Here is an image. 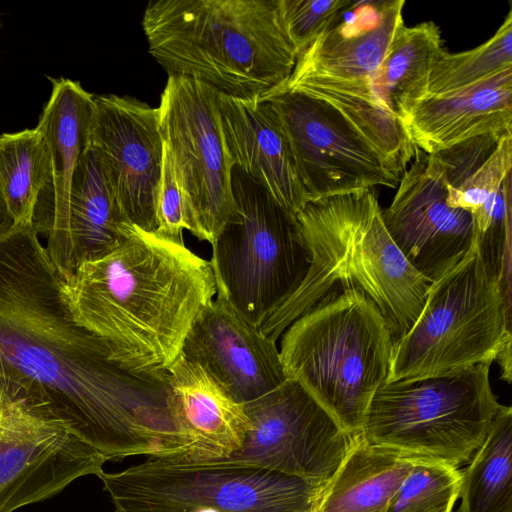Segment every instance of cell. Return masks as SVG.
<instances>
[{
    "label": "cell",
    "mask_w": 512,
    "mask_h": 512,
    "mask_svg": "<svg viewBox=\"0 0 512 512\" xmlns=\"http://www.w3.org/2000/svg\"><path fill=\"white\" fill-rule=\"evenodd\" d=\"M0 376L108 461L180 446L167 371L121 362L73 319L32 226L0 234Z\"/></svg>",
    "instance_id": "cell-1"
},
{
    "label": "cell",
    "mask_w": 512,
    "mask_h": 512,
    "mask_svg": "<svg viewBox=\"0 0 512 512\" xmlns=\"http://www.w3.org/2000/svg\"><path fill=\"white\" fill-rule=\"evenodd\" d=\"M216 291L210 261L134 225L114 249L62 280L73 319L105 340L115 358L165 371Z\"/></svg>",
    "instance_id": "cell-2"
},
{
    "label": "cell",
    "mask_w": 512,
    "mask_h": 512,
    "mask_svg": "<svg viewBox=\"0 0 512 512\" xmlns=\"http://www.w3.org/2000/svg\"><path fill=\"white\" fill-rule=\"evenodd\" d=\"M295 223L309 268L297 290L261 326L277 342L299 316L335 290L358 288L381 310L395 343L418 318L429 283L390 237L371 190L309 201Z\"/></svg>",
    "instance_id": "cell-3"
},
{
    "label": "cell",
    "mask_w": 512,
    "mask_h": 512,
    "mask_svg": "<svg viewBox=\"0 0 512 512\" xmlns=\"http://www.w3.org/2000/svg\"><path fill=\"white\" fill-rule=\"evenodd\" d=\"M150 55L168 76L221 95L259 98L284 84L298 55L279 0H157L144 11Z\"/></svg>",
    "instance_id": "cell-4"
},
{
    "label": "cell",
    "mask_w": 512,
    "mask_h": 512,
    "mask_svg": "<svg viewBox=\"0 0 512 512\" xmlns=\"http://www.w3.org/2000/svg\"><path fill=\"white\" fill-rule=\"evenodd\" d=\"M287 379L303 386L351 437L388 378L395 340L377 305L360 289L335 290L281 335Z\"/></svg>",
    "instance_id": "cell-5"
},
{
    "label": "cell",
    "mask_w": 512,
    "mask_h": 512,
    "mask_svg": "<svg viewBox=\"0 0 512 512\" xmlns=\"http://www.w3.org/2000/svg\"><path fill=\"white\" fill-rule=\"evenodd\" d=\"M510 293L478 245L429 285L424 306L395 343L387 381L488 364L511 347Z\"/></svg>",
    "instance_id": "cell-6"
},
{
    "label": "cell",
    "mask_w": 512,
    "mask_h": 512,
    "mask_svg": "<svg viewBox=\"0 0 512 512\" xmlns=\"http://www.w3.org/2000/svg\"><path fill=\"white\" fill-rule=\"evenodd\" d=\"M478 364L439 376L386 381L361 429L372 445L459 468L485 440L501 408Z\"/></svg>",
    "instance_id": "cell-7"
},
{
    "label": "cell",
    "mask_w": 512,
    "mask_h": 512,
    "mask_svg": "<svg viewBox=\"0 0 512 512\" xmlns=\"http://www.w3.org/2000/svg\"><path fill=\"white\" fill-rule=\"evenodd\" d=\"M97 477L114 512H315L327 483L218 460L154 456Z\"/></svg>",
    "instance_id": "cell-8"
},
{
    "label": "cell",
    "mask_w": 512,
    "mask_h": 512,
    "mask_svg": "<svg viewBox=\"0 0 512 512\" xmlns=\"http://www.w3.org/2000/svg\"><path fill=\"white\" fill-rule=\"evenodd\" d=\"M234 211L212 244L216 289L255 326L297 290L309 257L293 220L271 195L233 166Z\"/></svg>",
    "instance_id": "cell-9"
},
{
    "label": "cell",
    "mask_w": 512,
    "mask_h": 512,
    "mask_svg": "<svg viewBox=\"0 0 512 512\" xmlns=\"http://www.w3.org/2000/svg\"><path fill=\"white\" fill-rule=\"evenodd\" d=\"M219 95L194 78L168 76L157 107L182 195L185 229L211 245L234 211L233 165L223 138Z\"/></svg>",
    "instance_id": "cell-10"
},
{
    "label": "cell",
    "mask_w": 512,
    "mask_h": 512,
    "mask_svg": "<svg viewBox=\"0 0 512 512\" xmlns=\"http://www.w3.org/2000/svg\"><path fill=\"white\" fill-rule=\"evenodd\" d=\"M108 459L0 376V512L47 500Z\"/></svg>",
    "instance_id": "cell-11"
},
{
    "label": "cell",
    "mask_w": 512,
    "mask_h": 512,
    "mask_svg": "<svg viewBox=\"0 0 512 512\" xmlns=\"http://www.w3.org/2000/svg\"><path fill=\"white\" fill-rule=\"evenodd\" d=\"M244 407L251 425L243 446L216 460L326 483L353 438L291 379Z\"/></svg>",
    "instance_id": "cell-12"
},
{
    "label": "cell",
    "mask_w": 512,
    "mask_h": 512,
    "mask_svg": "<svg viewBox=\"0 0 512 512\" xmlns=\"http://www.w3.org/2000/svg\"><path fill=\"white\" fill-rule=\"evenodd\" d=\"M259 98L270 103L282 124L307 202L398 184L400 176L327 103L291 91Z\"/></svg>",
    "instance_id": "cell-13"
},
{
    "label": "cell",
    "mask_w": 512,
    "mask_h": 512,
    "mask_svg": "<svg viewBox=\"0 0 512 512\" xmlns=\"http://www.w3.org/2000/svg\"><path fill=\"white\" fill-rule=\"evenodd\" d=\"M413 158L382 218L395 245L431 284L471 249L475 225L471 213L448 204L447 185L434 156L416 149Z\"/></svg>",
    "instance_id": "cell-14"
},
{
    "label": "cell",
    "mask_w": 512,
    "mask_h": 512,
    "mask_svg": "<svg viewBox=\"0 0 512 512\" xmlns=\"http://www.w3.org/2000/svg\"><path fill=\"white\" fill-rule=\"evenodd\" d=\"M91 144L125 219L157 229L164 143L158 108L129 96H95Z\"/></svg>",
    "instance_id": "cell-15"
},
{
    "label": "cell",
    "mask_w": 512,
    "mask_h": 512,
    "mask_svg": "<svg viewBox=\"0 0 512 512\" xmlns=\"http://www.w3.org/2000/svg\"><path fill=\"white\" fill-rule=\"evenodd\" d=\"M201 308L181 354L202 368L230 397L245 404L286 381L276 342L242 316L225 294Z\"/></svg>",
    "instance_id": "cell-16"
},
{
    "label": "cell",
    "mask_w": 512,
    "mask_h": 512,
    "mask_svg": "<svg viewBox=\"0 0 512 512\" xmlns=\"http://www.w3.org/2000/svg\"><path fill=\"white\" fill-rule=\"evenodd\" d=\"M225 146L232 165L262 186L295 220L307 203L291 147L266 100L219 95Z\"/></svg>",
    "instance_id": "cell-17"
},
{
    "label": "cell",
    "mask_w": 512,
    "mask_h": 512,
    "mask_svg": "<svg viewBox=\"0 0 512 512\" xmlns=\"http://www.w3.org/2000/svg\"><path fill=\"white\" fill-rule=\"evenodd\" d=\"M404 5V0L351 1L298 56L289 77L372 79L396 31L404 25Z\"/></svg>",
    "instance_id": "cell-18"
},
{
    "label": "cell",
    "mask_w": 512,
    "mask_h": 512,
    "mask_svg": "<svg viewBox=\"0 0 512 512\" xmlns=\"http://www.w3.org/2000/svg\"><path fill=\"white\" fill-rule=\"evenodd\" d=\"M170 405L182 437L185 462L228 457L244 444L250 420L244 404L230 397L202 368L182 354L167 369Z\"/></svg>",
    "instance_id": "cell-19"
},
{
    "label": "cell",
    "mask_w": 512,
    "mask_h": 512,
    "mask_svg": "<svg viewBox=\"0 0 512 512\" xmlns=\"http://www.w3.org/2000/svg\"><path fill=\"white\" fill-rule=\"evenodd\" d=\"M131 225L123 216L99 157L90 146L75 169L66 214L45 236L44 247L64 281L83 263L114 249Z\"/></svg>",
    "instance_id": "cell-20"
},
{
    "label": "cell",
    "mask_w": 512,
    "mask_h": 512,
    "mask_svg": "<svg viewBox=\"0 0 512 512\" xmlns=\"http://www.w3.org/2000/svg\"><path fill=\"white\" fill-rule=\"evenodd\" d=\"M52 90L37 124L50 157V177L32 218L37 234L46 236L63 220L75 169L91 144L95 96L78 81L50 78Z\"/></svg>",
    "instance_id": "cell-21"
},
{
    "label": "cell",
    "mask_w": 512,
    "mask_h": 512,
    "mask_svg": "<svg viewBox=\"0 0 512 512\" xmlns=\"http://www.w3.org/2000/svg\"><path fill=\"white\" fill-rule=\"evenodd\" d=\"M415 149L434 154L477 136L512 132V68L443 95H428L404 124Z\"/></svg>",
    "instance_id": "cell-22"
},
{
    "label": "cell",
    "mask_w": 512,
    "mask_h": 512,
    "mask_svg": "<svg viewBox=\"0 0 512 512\" xmlns=\"http://www.w3.org/2000/svg\"><path fill=\"white\" fill-rule=\"evenodd\" d=\"M272 91L298 92L333 107L399 176L415 155L406 128L377 98L372 79L348 82L320 76L289 77Z\"/></svg>",
    "instance_id": "cell-23"
},
{
    "label": "cell",
    "mask_w": 512,
    "mask_h": 512,
    "mask_svg": "<svg viewBox=\"0 0 512 512\" xmlns=\"http://www.w3.org/2000/svg\"><path fill=\"white\" fill-rule=\"evenodd\" d=\"M415 458L375 446L361 434L327 481L315 512H386Z\"/></svg>",
    "instance_id": "cell-24"
},
{
    "label": "cell",
    "mask_w": 512,
    "mask_h": 512,
    "mask_svg": "<svg viewBox=\"0 0 512 512\" xmlns=\"http://www.w3.org/2000/svg\"><path fill=\"white\" fill-rule=\"evenodd\" d=\"M444 51L440 29L433 21L403 25L391 40L372 77V87L403 125L415 106L428 96L432 69Z\"/></svg>",
    "instance_id": "cell-25"
},
{
    "label": "cell",
    "mask_w": 512,
    "mask_h": 512,
    "mask_svg": "<svg viewBox=\"0 0 512 512\" xmlns=\"http://www.w3.org/2000/svg\"><path fill=\"white\" fill-rule=\"evenodd\" d=\"M457 512H512V409L502 405L461 471Z\"/></svg>",
    "instance_id": "cell-26"
},
{
    "label": "cell",
    "mask_w": 512,
    "mask_h": 512,
    "mask_svg": "<svg viewBox=\"0 0 512 512\" xmlns=\"http://www.w3.org/2000/svg\"><path fill=\"white\" fill-rule=\"evenodd\" d=\"M50 177V157L37 127L0 135V191L14 225L32 226Z\"/></svg>",
    "instance_id": "cell-27"
},
{
    "label": "cell",
    "mask_w": 512,
    "mask_h": 512,
    "mask_svg": "<svg viewBox=\"0 0 512 512\" xmlns=\"http://www.w3.org/2000/svg\"><path fill=\"white\" fill-rule=\"evenodd\" d=\"M512 68V10L485 43L471 50L444 51L434 65L428 95L463 90Z\"/></svg>",
    "instance_id": "cell-28"
},
{
    "label": "cell",
    "mask_w": 512,
    "mask_h": 512,
    "mask_svg": "<svg viewBox=\"0 0 512 512\" xmlns=\"http://www.w3.org/2000/svg\"><path fill=\"white\" fill-rule=\"evenodd\" d=\"M460 484L459 468L415 458L386 512H452Z\"/></svg>",
    "instance_id": "cell-29"
},
{
    "label": "cell",
    "mask_w": 512,
    "mask_h": 512,
    "mask_svg": "<svg viewBox=\"0 0 512 512\" xmlns=\"http://www.w3.org/2000/svg\"><path fill=\"white\" fill-rule=\"evenodd\" d=\"M512 168V133L501 137L490 157L457 190H447L451 207L475 213L495 195Z\"/></svg>",
    "instance_id": "cell-30"
},
{
    "label": "cell",
    "mask_w": 512,
    "mask_h": 512,
    "mask_svg": "<svg viewBox=\"0 0 512 512\" xmlns=\"http://www.w3.org/2000/svg\"><path fill=\"white\" fill-rule=\"evenodd\" d=\"M349 0H279L280 16L297 55L313 41L349 5Z\"/></svg>",
    "instance_id": "cell-31"
},
{
    "label": "cell",
    "mask_w": 512,
    "mask_h": 512,
    "mask_svg": "<svg viewBox=\"0 0 512 512\" xmlns=\"http://www.w3.org/2000/svg\"><path fill=\"white\" fill-rule=\"evenodd\" d=\"M506 134L508 133L477 136L432 154L441 168L447 190L459 189L490 157L501 137Z\"/></svg>",
    "instance_id": "cell-32"
},
{
    "label": "cell",
    "mask_w": 512,
    "mask_h": 512,
    "mask_svg": "<svg viewBox=\"0 0 512 512\" xmlns=\"http://www.w3.org/2000/svg\"><path fill=\"white\" fill-rule=\"evenodd\" d=\"M156 219L157 229L154 232L156 235L175 243L184 244L182 237L185 229L183 200L171 157L165 145Z\"/></svg>",
    "instance_id": "cell-33"
},
{
    "label": "cell",
    "mask_w": 512,
    "mask_h": 512,
    "mask_svg": "<svg viewBox=\"0 0 512 512\" xmlns=\"http://www.w3.org/2000/svg\"><path fill=\"white\" fill-rule=\"evenodd\" d=\"M13 225L14 220L0 191V234L9 230Z\"/></svg>",
    "instance_id": "cell-34"
}]
</instances>
